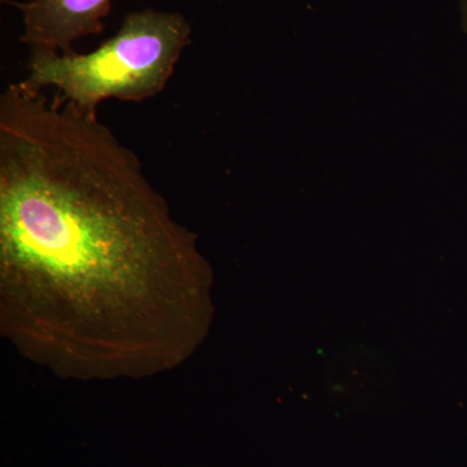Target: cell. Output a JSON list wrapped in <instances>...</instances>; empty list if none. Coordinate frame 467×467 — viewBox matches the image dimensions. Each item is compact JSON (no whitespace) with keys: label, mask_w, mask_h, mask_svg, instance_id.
<instances>
[{"label":"cell","mask_w":467,"mask_h":467,"mask_svg":"<svg viewBox=\"0 0 467 467\" xmlns=\"http://www.w3.org/2000/svg\"><path fill=\"white\" fill-rule=\"evenodd\" d=\"M213 269L99 116L20 81L0 95V315L58 376L180 367L213 319Z\"/></svg>","instance_id":"cell-1"},{"label":"cell","mask_w":467,"mask_h":467,"mask_svg":"<svg viewBox=\"0 0 467 467\" xmlns=\"http://www.w3.org/2000/svg\"><path fill=\"white\" fill-rule=\"evenodd\" d=\"M192 33L178 12H131L115 36L88 54L30 51L20 82L32 91L55 88L64 103L99 116L107 99L140 103L164 91Z\"/></svg>","instance_id":"cell-2"},{"label":"cell","mask_w":467,"mask_h":467,"mask_svg":"<svg viewBox=\"0 0 467 467\" xmlns=\"http://www.w3.org/2000/svg\"><path fill=\"white\" fill-rule=\"evenodd\" d=\"M113 0H26L15 3L23 16L20 41L30 51L75 52V43L103 32Z\"/></svg>","instance_id":"cell-3"},{"label":"cell","mask_w":467,"mask_h":467,"mask_svg":"<svg viewBox=\"0 0 467 467\" xmlns=\"http://www.w3.org/2000/svg\"><path fill=\"white\" fill-rule=\"evenodd\" d=\"M461 3V15H462L463 29L467 33V0H460Z\"/></svg>","instance_id":"cell-4"}]
</instances>
